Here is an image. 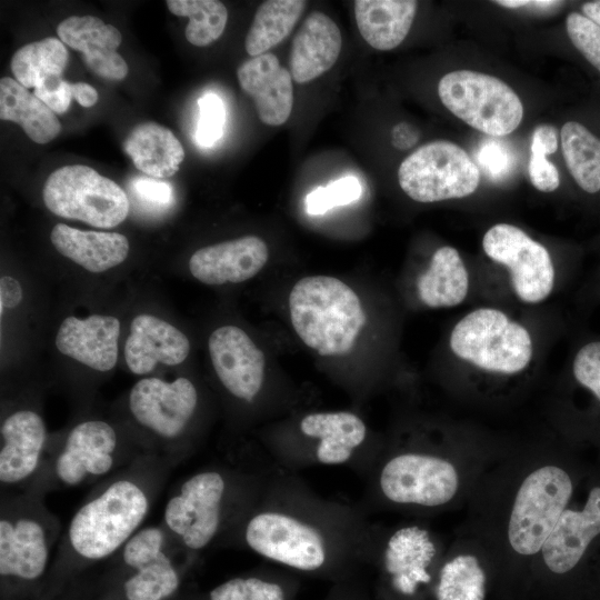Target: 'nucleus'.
<instances>
[{
    "label": "nucleus",
    "instance_id": "nucleus-1",
    "mask_svg": "<svg viewBox=\"0 0 600 600\" xmlns=\"http://www.w3.org/2000/svg\"><path fill=\"white\" fill-rule=\"evenodd\" d=\"M376 532L360 507L324 498L277 467L232 536L283 569L337 583L370 566Z\"/></svg>",
    "mask_w": 600,
    "mask_h": 600
},
{
    "label": "nucleus",
    "instance_id": "nucleus-2",
    "mask_svg": "<svg viewBox=\"0 0 600 600\" xmlns=\"http://www.w3.org/2000/svg\"><path fill=\"white\" fill-rule=\"evenodd\" d=\"M276 470L270 460L251 469L219 466L191 474L166 504V530L189 552L204 550L236 531Z\"/></svg>",
    "mask_w": 600,
    "mask_h": 600
},
{
    "label": "nucleus",
    "instance_id": "nucleus-3",
    "mask_svg": "<svg viewBox=\"0 0 600 600\" xmlns=\"http://www.w3.org/2000/svg\"><path fill=\"white\" fill-rule=\"evenodd\" d=\"M149 508L148 490L131 477L110 482L87 500L68 527L67 544L71 559L48 576L38 600H57L79 569L121 550L138 531Z\"/></svg>",
    "mask_w": 600,
    "mask_h": 600
},
{
    "label": "nucleus",
    "instance_id": "nucleus-4",
    "mask_svg": "<svg viewBox=\"0 0 600 600\" xmlns=\"http://www.w3.org/2000/svg\"><path fill=\"white\" fill-rule=\"evenodd\" d=\"M590 468L573 457L534 462L520 476L504 512L502 543L520 559H538Z\"/></svg>",
    "mask_w": 600,
    "mask_h": 600
},
{
    "label": "nucleus",
    "instance_id": "nucleus-5",
    "mask_svg": "<svg viewBox=\"0 0 600 600\" xmlns=\"http://www.w3.org/2000/svg\"><path fill=\"white\" fill-rule=\"evenodd\" d=\"M459 460L428 448H399L380 453L368 476L371 506L429 512L451 506L464 488Z\"/></svg>",
    "mask_w": 600,
    "mask_h": 600
},
{
    "label": "nucleus",
    "instance_id": "nucleus-6",
    "mask_svg": "<svg viewBox=\"0 0 600 600\" xmlns=\"http://www.w3.org/2000/svg\"><path fill=\"white\" fill-rule=\"evenodd\" d=\"M296 440L271 441V461L282 470L297 473L317 466H344L369 476L380 452L368 443L364 421L350 411L304 414L297 422Z\"/></svg>",
    "mask_w": 600,
    "mask_h": 600
},
{
    "label": "nucleus",
    "instance_id": "nucleus-7",
    "mask_svg": "<svg viewBox=\"0 0 600 600\" xmlns=\"http://www.w3.org/2000/svg\"><path fill=\"white\" fill-rule=\"evenodd\" d=\"M289 309L299 338L324 357L348 354L366 322L356 292L333 277L300 279L290 292Z\"/></svg>",
    "mask_w": 600,
    "mask_h": 600
},
{
    "label": "nucleus",
    "instance_id": "nucleus-8",
    "mask_svg": "<svg viewBox=\"0 0 600 600\" xmlns=\"http://www.w3.org/2000/svg\"><path fill=\"white\" fill-rule=\"evenodd\" d=\"M56 523L37 503L6 507L0 519L1 600L40 597L46 582Z\"/></svg>",
    "mask_w": 600,
    "mask_h": 600
},
{
    "label": "nucleus",
    "instance_id": "nucleus-9",
    "mask_svg": "<svg viewBox=\"0 0 600 600\" xmlns=\"http://www.w3.org/2000/svg\"><path fill=\"white\" fill-rule=\"evenodd\" d=\"M442 551L436 534L423 524L377 527L370 559L378 571L376 600H419L433 587Z\"/></svg>",
    "mask_w": 600,
    "mask_h": 600
},
{
    "label": "nucleus",
    "instance_id": "nucleus-10",
    "mask_svg": "<svg viewBox=\"0 0 600 600\" xmlns=\"http://www.w3.org/2000/svg\"><path fill=\"white\" fill-rule=\"evenodd\" d=\"M167 530L146 527L122 547L118 568L103 579L98 597L114 600H179L186 568L167 549Z\"/></svg>",
    "mask_w": 600,
    "mask_h": 600
},
{
    "label": "nucleus",
    "instance_id": "nucleus-11",
    "mask_svg": "<svg viewBox=\"0 0 600 600\" xmlns=\"http://www.w3.org/2000/svg\"><path fill=\"white\" fill-rule=\"evenodd\" d=\"M449 344L459 359L499 374H517L530 363L532 339L526 327L494 308H479L453 327Z\"/></svg>",
    "mask_w": 600,
    "mask_h": 600
},
{
    "label": "nucleus",
    "instance_id": "nucleus-12",
    "mask_svg": "<svg viewBox=\"0 0 600 600\" xmlns=\"http://www.w3.org/2000/svg\"><path fill=\"white\" fill-rule=\"evenodd\" d=\"M42 198L56 216L113 228L129 213V198L113 180L84 164L64 166L47 179Z\"/></svg>",
    "mask_w": 600,
    "mask_h": 600
},
{
    "label": "nucleus",
    "instance_id": "nucleus-13",
    "mask_svg": "<svg viewBox=\"0 0 600 600\" xmlns=\"http://www.w3.org/2000/svg\"><path fill=\"white\" fill-rule=\"evenodd\" d=\"M438 94L457 118L490 137L511 133L523 117L518 94L490 74L471 70L449 72L440 79Z\"/></svg>",
    "mask_w": 600,
    "mask_h": 600
},
{
    "label": "nucleus",
    "instance_id": "nucleus-14",
    "mask_svg": "<svg viewBox=\"0 0 600 600\" xmlns=\"http://www.w3.org/2000/svg\"><path fill=\"white\" fill-rule=\"evenodd\" d=\"M398 181L412 200L437 202L473 193L480 182V169L461 147L437 140L401 162Z\"/></svg>",
    "mask_w": 600,
    "mask_h": 600
},
{
    "label": "nucleus",
    "instance_id": "nucleus-15",
    "mask_svg": "<svg viewBox=\"0 0 600 600\" xmlns=\"http://www.w3.org/2000/svg\"><path fill=\"white\" fill-rule=\"evenodd\" d=\"M487 257L504 266L517 297L526 303H539L552 292L554 267L549 251L520 228L498 223L483 236Z\"/></svg>",
    "mask_w": 600,
    "mask_h": 600
},
{
    "label": "nucleus",
    "instance_id": "nucleus-16",
    "mask_svg": "<svg viewBox=\"0 0 600 600\" xmlns=\"http://www.w3.org/2000/svg\"><path fill=\"white\" fill-rule=\"evenodd\" d=\"M198 400L194 384L184 377L172 382L144 378L132 387L129 409L141 426L164 439H174L191 421Z\"/></svg>",
    "mask_w": 600,
    "mask_h": 600
},
{
    "label": "nucleus",
    "instance_id": "nucleus-17",
    "mask_svg": "<svg viewBox=\"0 0 600 600\" xmlns=\"http://www.w3.org/2000/svg\"><path fill=\"white\" fill-rule=\"evenodd\" d=\"M208 347L216 374L226 390L234 398L252 403L263 387V352L236 326L216 329Z\"/></svg>",
    "mask_w": 600,
    "mask_h": 600
},
{
    "label": "nucleus",
    "instance_id": "nucleus-18",
    "mask_svg": "<svg viewBox=\"0 0 600 600\" xmlns=\"http://www.w3.org/2000/svg\"><path fill=\"white\" fill-rule=\"evenodd\" d=\"M118 437L102 420L77 424L53 462L56 478L63 486L77 487L111 471L116 462Z\"/></svg>",
    "mask_w": 600,
    "mask_h": 600
},
{
    "label": "nucleus",
    "instance_id": "nucleus-19",
    "mask_svg": "<svg viewBox=\"0 0 600 600\" xmlns=\"http://www.w3.org/2000/svg\"><path fill=\"white\" fill-rule=\"evenodd\" d=\"M269 250L256 236H246L197 250L189 260L191 274L204 284L239 283L267 263Z\"/></svg>",
    "mask_w": 600,
    "mask_h": 600
},
{
    "label": "nucleus",
    "instance_id": "nucleus-20",
    "mask_svg": "<svg viewBox=\"0 0 600 600\" xmlns=\"http://www.w3.org/2000/svg\"><path fill=\"white\" fill-rule=\"evenodd\" d=\"M59 39L82 53V61L97 76L120 81L128 74V64L117 52L122 37L112 24L93 16H70L57 27Z\"/></svg>",
    "mask_w": 600,
    "mask_h": 600
},
{
    "label": "nucleus",
    "instance_id": "nucleus-21",
    "mask_svg": "<svg viewBox=\"0 0 600 600\" xmlns=\"http://www.w3.org/2000/svg\"><path fill=\"white\" fill-rule=\"evenodd\" d=\"M0 481L16 486L29 480L39 469L47 440L46 424L37 412L22 409L1 423Z\"/></svg>",
    "mask_w": 600,
    "mask_h": 600
},
{
    "label": "nucleus",
    "instance_id": "nucleus-22",
    "mask_svg": "<svg viewBox=\"0 0 600 600\" xmlns=\"http://www.w3.org/2000/svg\"><path fill=\"white\" fill-rule=\"evenodd\" d=\"M237 77L264 124L277 127L289 119L293 106L292 76L276 54L267 52L247 60L238 68Z\"/></svg>",
    "mask_w": 600,
    "mask_h": 600
},
{
    "label": "nucleus",
    "instance_id": "nucleus-23",
    "mask_svg": "<svg viewBox=\"0 0 600 600\" xmlns=\"http://www.w3.org/2000/svg\"><path fill=\"white\" fill-rule=\"evenodd\" d=\"M119 334L120 322L116 317H68L59 327L56 346L62 354L91 369L108 371L118 360Z\"/></svg>",
    "mask_w": 600,
    "mask_h": 600
},
{
    "label": "nucleus",
    "instance_id": "nucleus-24",
    "mask_svg": "<svg viewBox=\"0 0 600 600\" xmlns=\"http://www.w3.org/2000/svg\"><path fill=\"white\" fill-rule=\"evenodd\" d=\"M189 352L188 338L169 322L146 313L131 321L124 358L134 374L151 372L158 362L167 366L180 364Z\"/></svg>",
    "mask_w": 600,
    "mask_h": 600
},
{
    "label": "nucleus",
    "instance_id": "nucleus-25",
    "mask_svg": "<svg viewBox=\"0 0 600 600\" xmlns=\"http://www.w3.org/2000/svg\"><path fill=\"white\" fill-rule=\"evenodd\" d=\"M341 47L337 23L323 12H311L292 40L289 59L292 79L306 83L318 78L336 63Z\"/></svg>",
    "mask_w": 600,
    "mask_h": 600
},
{
    "label": "nucleus",
    "instance_id": "nucleus-26",
    "mask_svg": "<svg viewBox=\"0 0 600 600\" xmlns=\"http://www.w3.org/2000/svg\"><path fill=\"white\" fill-rule=\"evenodd\" d=\"M50 240L63 257L96 273L119 266L129 253L128 239L117 232L83 231L58 223Z\"/></svg>",
    "mask_w": 600,
    "mask_h": 600
},
{
    "label": "nucleus",
    "instance_id": "nucleus-27",
    "mask_svg": "<svg viewBox=\"0 0 600 600\" xmlns=\"http://www.w3.org/2000/svg\"><path fill=\"white\" fill-rule=\"evenodd\" d=\"M418 2L413 0H356L354 17L360 34L381 51L398 47L409 33Z\"/></svg>",
    "mask_w": 600,
    "mask_h": 600
},
{
    "label": "nucleus",
    "instance_id": "nucleus-28",
    "mask_svg": "<svg viewBox=\"0 0 600 600\" xmlns=\"http://www.w3.org/2000/svg\"><path fill=\"white\" fill-rule=\"evenodd\" d=\"M123 149L138 170L154 179L173 176L184 159L179 139L156 122L136 126L126 138Z\"/></svg>",
    "mask_w": 600,
    "mask_h": 600
},
{
    "label": "nucleus",
    "instance_id": "nucleus-29",
    "mask_svg": "<svg viewBox=\"0 0 600 600\" xmlns=\"http://www.w3.org/2000/svg\"><path fill=\"white\" fill-rule=\"evenodd\" d=\"M0 118L18 123L39 144L52 141L61 131L56 113L10 77L0 80Z\"/></svg>",
    "mask_w": 600,
    "mask_h": 600
},
{
    "label": "nucleus",
    "instance_id": "nucleus-30",
    "mask_svg": "<svg viewBox=\"0 0 600 600\" xmlns=\"http://www.w3.org/2000/svg\"><path fill=\"white\" fill-rule=\"evenodd\" d=\"M418 293L430 308H449L460 304L469 290V276L459 252L449 246L439 248L429 268L419 277Z\"/></svg>",
    "mask_w": 600,
    "mask_h": 600
},
{
    "label": "nucleus",
    "instance_id": "nucleus-31",
    "mask_svg": "<svg viewBox=\"0 0 600 600\" xmlns=\"http://www.w3.org/2000/svg\"><path fill=\"white\" fill-rule=\"evenodd\" d=\"M443 557L437 571L433 592L437 600H484L487 574L473 548L454 547Z\"/></svg>",
    "mask_w": 600,
    "mask_h": 600
},
{
    "label": "nucleus",
    "instance_id": "nucleus-32",
    "mask_svg": "<svg viewBox=\"0 0 600 600\" xmlns=\"http://www.w3.org/2000/svg\"><path fill=\"white\" fill-rule=\"evenodd\" d=\"M297 573L287 569H264L227 579L201 596V600H294Z\"/></svg>",
    "mask_w": 600,
    "mask_h": 600
},
{
    "label": "nucleus",
    "instance_id": "nucleus-33",
    "mask_svg": "<svg viewBox=\"0 0 600 600\" xmlns=\"http://www.w3.org/2000/svg\"><path fill=\"white\" fill-rule=\"evenodd\" d=\"M307 6L302 0H269L256 11L244 48L252 58L281 42L291 32Z\"/></svg>",
    "mask_w": 600,
    "mask_h": 600
},
{
    "label": "nucleus",
    "instance_id": "nucleus-34",
    "mask_svg": "<svg viewBox=\"0 0 600 600\" xmlns=\"http://www.w3.org/2000/svg\"><path fill=\"white\" fill-rule=\"evenodd\" d=\"M68 59L64 43L50 37L18 49L11 58L10 68L21 86L36 89L47 80L62 77Z\"/></svg>",
    "mask_w": 600,
    "mask_h": 600
},
{
    "label": "nucleus",
    "instance_id": "nucleus-35",
    "mask_svg": "<svg viewBox=\"0 0 600 600\" xmlns=\"http://www.w3.org/2000/svg\"><path fill=\"white\" fill-rule=\"evenodd\" d=\"M563 158L578 186L589 193L600 191V139L577 121L560 131Z\"/></svg>",
    "mask_w": 600,
    "mask_h": 600
},
{
    "label": "nucleus",
    "instance_id": "nucleus-36",
    "mask_svg": "<svg viewBox=\"0 0 600 600\" xmlns=\"http://www.w3.org/2000/svg\"><path fill=\"white\" fill-rule=\"evenodd\" d=\"M171 13L188 17L187 40L197 47H206L218 40L224 31L228 11L217 0H167Z\"/></svg>",
    "mask_w": 600,
    "mask_h": 600
},
{
    "label": "nucleus",
    "instance_id": "nucleus-37",
    "mask_svg": "<svg viewBox=\"0 0 600 600\" xmlns=\"http://www.w3.org/2000/svg\"><path fill=\"white\" fill-rule=\"evenodd\" d=\"M361 193L362 188L356 177L338 179L326 187H318L307 196V212L313 216L322 214L332 208L356 202Z\"/></svg>",
    "mask_w": 600,
    "mask_h": 600
},
{
    "label": "nucleus",
    "instance_id": "nucleus-38",
    "mask_svg": "<svg viewBox=\"0 0 600 600\" xmlns=\"http://www.w3.org/2000/svg\"><path fill=\"white\" fill-rule=\"evenodd\" d=\"M136 206L144 213L161 214L174 202L173 187L151 177H136L128 184Z\"/></svg>",
    "mask_w": 600,
    "mask_h": 600
},
{
    "label": "nucleus",
    "instance_id": "nucleus-39",
    "mask_svg": "<svg viewBox=\"0 0 600 600\" xmlns=\"http://www.w3.org/2000/svg\"><path fill=\"white\" fill-rule=\"evenodd\" d=\"M199 120L196 140L203 148L212 147L222 136L226 122V108L221 98L206 92L199 100Z\"/></svg>",
    "mask_w": 600,
    "mask_h": 600
},
{
    "label": "nucleus",
    "instance_id": "nucleus-40",
    "mask_svg": "<svg viewBox=\"0 0 600 600\" xmlns=\"http://www.w3.org/2000/svg\"><path fill=\"white\" fill-rule=\"evenodd\" d=\"M566 28L573 46L600 71V27L586 16L572 12L567 17Z\"/></svg>",
    "mask_w": 600,
    "mask_h": 600
},
{
    "label": "nucleus",
    "instance_id": "nucleus-41",
    "mask_svg": "<svg viewBox=\"0 0 600 600\" xmlns=\"http://www.w3.org/2000/svg\"><path fill=\"white\" fill-rule=\"evenodd\" d=\"M476 159L480 169L493 181L506 178L514 164V156L510 148L494 137L484 139L480 143Z\"/></svg>",
    "mask_w": 600,
    "mask_h": 600
},
{
    "label": "nucleus",
    "instance_id": "nucleus-42",
    "mask_svg": "<svg viewBox=\"0 0 600 600\" xmlns=\"http://www.w3.org/2000/svg\"><path fill=\"white\" fill-rule=\"evenodd\" d=\"M572 372L576 381L600 403V341L589 342L577 352Z\"/></svg>",
    "mask_w": 600,
    "mask_h": 600
},
{
    "label": "nucleus",
    "instance_id": "nucleus-43",
    "mask_svg": "<svg viewBox=\"0 0 600 600\" xmlns=\"http://www.w3.org/2000/svg\"><path fill=\"white\" fill-rule=\"evenodd\" d=\"M33 93L44 102L54 113H64L73 98L71 82L60 78H53L44 81L41 86L33 89Z\"/></svg>",
    "mask_w": 600,
    "mask_h": 600
},
{
    "label": "nucleus",
    "instance_id": "nucleus-44",
    "mask_svg": "<svg viewBox=\"0 0 600 600\" xmlns=\"http://www.w3.org/2000/svg\"><path fill=\"white\" fill-rule=\"evenodd\" d=\"M547 157L541 153H531L528 171L530 181L536 189L551 192L559 187L560 176L557 167Z\"/></svg>",
    "mask_w": 600,
    "mask_h": 600
},
{
    "label": "nucleus",
    "instance_id": "nucleus-45",
    "mask_svg": "<svg viewBox=\"0 0 600 600\" xmlns=\"http://www.w3.org/2000/svg\"><path fill=\"white\" fill-rule=\"evenodd\" d=\"M322 600H373L359 578L333 583Z\"/></svg>",
    "mask_w": 600,
    "mask_h": 600
},
{
    "label": "nucleus",
    "instance_id": "nucleus-46",
    "mask_svg": "<svg viewBox=\"0 0 600 600\" xmlns=\"http://www.w3.org/2000/svg\"><path fill=\"white\" fill-rule=\"evenodd\" d=\"M558 149V134L553 127L539 126L532 134L531 153H541L549 156Z\"/></svg>",
    "mask_w": 600,
    "mask_h": 600
},
{
    "label": "nucleus",
    "instance_id": "nucleus-47",
    "mask_svg": "<svg viewBox=\"0 0 600 600\" xmlns=\"http://www.w3.org/2000/svg\"><path fill=\"white\" fill-rule=\"evenodd\" d=\"M22 299V289L20 283L8 276L0 280V311L1 316L4 308H14Z\"/></svg>",
    "mask_w": 600,
    "mask_h": 600
},
{
    "label": "nucleus",
    "instance_id": "nucleus-48",
    "mask_svg": "<svg viewBox=\"0 0 600 600\" xmlns=\"http://www.w3.org/2000/svg\"><path fill=\"white\" fill-rule=\"evenodd\" d=\"M418 140V134L414 128L402 122L393 128L392 143L398 149L411 148Z\"/></svg>",
    "mask_w": 600,
    "mask_h": 600
},
{
    "label": "nucleus",
    "instance_id": "nucleus-49",
    "mask_svg": "<svg viewBox=\"0 0 600 600\" xmlns=\"http://www.w3.org/2000/svg\"><path fill=\"white\" fill-rule=\"evenodd\" d=\"M71 91L76 101L84 108H90L94 106L98 101V92L89 83H86V82L71 83Z\"/></svg>",
    "mask_w": 600,
    "mask_h": 600
},
{
    "label": "nucleus",
    "instance_id": "nucleus-50",
    "mask_svg": "<svg viewBox=\"0 0 600 600\" xmlns=\"http://www.w3.org/2000/svg\"><path fill=\"white\" fill-rule=\"evenodd\" d=\"M496 3L511 9L529 8L537 10H550L559 7L563 2L552 0H498Z\"/></svg>",
    "mask_w": 600,
    "mask_h": 600
},
{
    "label": "nucleus",
    "instance_id": "nucleus-51",
    "mask_svg": "<svg viewBox=\"0 0 600 600\" xmlns=\"http://www.w3.org/2000/svg\"><path fill=\"white\" fill-rule=\"evenodd\" d=\"M582 12L587 18L600 27V0L589 1L582 6Z\"/></svg>",
    "mask_w": 600,
    "mask_h": 600
},
{
    "label": "nucleus",
    "instance_id": "nucleus-52",
    "mask_svg": "<svg viewBox=\"0 0 600 600\" xmlns=\"http://www.w3.org/2000/svg\"><path fill=\"white\" fill-rule=\"evenodd\" d=\"M63 600H84V599L69 598V599H63ZM96 600H114V599L97 597ZM179 600H201V598H200V594H198V596H189L188 598H181Z\"/></svg>",
    "mask_w": 600,
    "mask_h": 600
}]
</instances>
